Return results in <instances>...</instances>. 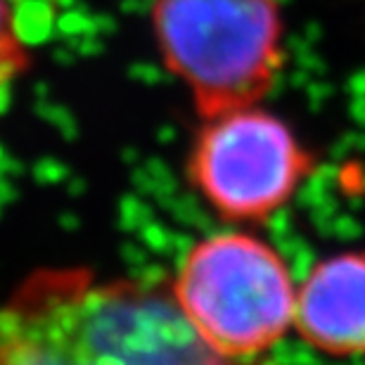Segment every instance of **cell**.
<instances>
[{
	"label": "cell",
	"mask_w": 365,
	"mask_h": 365,
	"mask_svg": "<svg viewBox=\"0 0 365 365\" xmlns=\"http://www.w3.org/2000/svg\"><path fill=\"white\" fill-rule=\"evenodd\" d=\"M0 365H245L216 354L169 284L46 268L0 302Z\"/></svg>",
	"instance_id": "obj_1"
},
{
	"label": "cell",
	"mask_w": 365,
	"mask_h": 365,
	"mask_svg": "<svg viewBox=\"0 0 365 365\" xmlns=\"http://www.w3.org/2000/svg\"><path fill=\"white\" fill-rule=\"evenodd\" d=\"M152 31L202 119L254 107L284 62L277 0H155Z\"/></svg>",
	"instance_id": "obj_2"
},
{
	"label": "cell",
	"mask_w": 365,
	"mask_h": 365,
	"mask_svg": "<svg viewBox=\"0 0 365 365\" xmlns=\"http://www.w3.org/2000/svg\"><path fill=\"white\" fill-rule=\"evenodd\" d=\"M169 287L192 330L225 359H254L294 327L297 287L287 264L247 232L200 240Z\"/></svg>",
	"instance_id": "obj_3"
},
{
	"label": "cell",
	"mask_w": 365,
	"mask_h": 365,
	"mask_svg": "<svg viewBox=\"0 0 365 365\" xmlns=\"http://www.w3.org/2000/svg\"><path fill=\"white\" fill-rule=\"evenodd\" d=\"M313 169L292 128L257 105L202 119L187 155V178L228 221H264L282 209Z\"/></svg>",
	"instance_id": "obj_4"
},
{
	"label": "cell",
	"mask_w": 365,
	"mask_h": 365,
	"mask_svg": "<svg viewBox=\"0 0 365 365\" xmlns=\"http://www.w3.org/2000/svg\"><path fill=\"white\" fill-rule=\"evenodd\" d=\"M294 330L316 351L365 356V252L318 261L297 289Z\"/></svg>",
	"instance_id": "obj_5"
},
{
	"label": "cell",
	"mask_w": 365,
	"mask_h": 365,
	"mask_svg": "<svg viewBox=\"0 0 365 365\" xmlns=\"http://www.w3.org/2000/svg\"><path fill=\"white\" fill-rule=\"evenodd\" d=\"M29 67V53L17 29L10 0H0V102Z\"/></svg>",
	"instance_id": "obj_6"
}]
</instances>
